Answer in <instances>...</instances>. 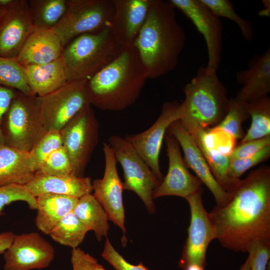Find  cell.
<instances>
[{
	"mask_svg": "<svg viewBox=\"0 0 270 270\" xmlns=\"http://www.w3.org/2000/svg\"><path fill=\"white\" fill-rule=\"evenodd\" d=\"M180 104L176 101L164 102L160 116L150 128L140 133L127 134L124 138L160 182L163 179L159 161L160 148L168 126L180 119Z\"/></svg>",
	"mask_w": 270,
	"mask_h": 270,
	"instance_id": "12",
	"label": "cell"
},
{
	"mask_svg": "<svg viewBox=\"0 0 270 270\" xmlns=\"http://www.w3.org/2000/svg\"><path fill=\"white\" fill-rule=\"evenodd\" d=\"M248 253L250 270H266L270 258V241L259 240L254 242Z\"/></svg>",
	"mask_w": 270,
	"mask_h": 270,
	"instance_id": "38",
	"label": "cell"
},
{
	"mask_svg": "<svg viewBox=\"0 0 270 270\" xmlns=\"http://www.w3.org/2000/svg\"><path fill=\"white\" fill-rule=\"evenodd\" d=\"M239 270H250V258L249 256H248L244 262L242 264Z\"/></svg>",
	"mask_w": 270,
	"mask_h": 270,
	"instance_id": "46",
	"label": "cell"
},
{
	"mask_svg": "<svg viewBox=\"0 0 270 270\" xmlns=\"http://www.w3.org/2000/svg\"><path fill=\"white\" fill-rule=\"evenodd\" d=\"M28 4L35 29L51 30L64 14L68 0H28Z\"/></svg>",
	"mask_w": 270,
	"mask_h": 270,
	"instance_id": "28",
	"label": "cell"
},
{
	"mask_svg": "<svg viewBox=\"0 0 270 270\" xmlns=\"http://www.w3.org/2000/svg\"><path fill=\"white\" fill-rule=\"evenodd\" d=\"M270 156V146H268L248 157L230 160L228 169V176L233 178H240L248 170L266 160Z\"/></svg>",
	"mask_w": 270,
	"mask_h": 270,
	"instance_id": "37",
	"label": "cell"
},
{
	"mask_svg": "<svg viewBox=\"0 0 270 270\" xmlns=\"http://www.w3.org/2000/svg\"><path fill=\"white\" fill-rule=\"evenodd\" d=\"M0 127L4 145L29 152L48 132L39 97L16 90Z\"/></svg>",
	"mask_w": 270,
	"mask_h": 270,
	"instance_id": "6",
	"label": "cell"
},
{
	"mask_svg": "<svg viewBox=\"0 0 270 270\" xmlns=\"http://www.w3.org/2000/svg\"><path fill=\"white\" fill-rule=\"evenodd\" d=\"M123 48L109 26L77 36L64 48L62 54L68 81L88 80L114 60Z\"/></svg>",
	"mask_w": 270,
	"mask_h": 270,
	"instance_id": "5",
	"label": "cell"
},
{
	"mask_svg": "<svg viewBox=\"0 0 270 270\" xmlns=\"http://www.w3.org/2000/svg\"><path fill=\"white\" fill-rule=\"evenodd\" d=\"M208 213L216 239L226 248L245 253L255 242L270 240V168L251 171L227 204Z\"/></svg>",
	"mask_w": 270,
	"mask_h": 270,
	"instance_id": "1",
	"label": "cell"
},
{
	"mask_svg": "<svg viewBox=\"0 0 270 270\" xmlns=\"http://www.w3.org/2000/svg\"><path fill=\"white\" fill-rule=\"evenodd\" d=\"M262 2L264 8L260 10L258 14L260 16L269 17L270 16V1L263 0Z\"/></svg>",
	"mask_w": 270,
	"mask_h": 270,
	"instance_id": "45",
	"label": "cell"
},
{
	"mask_svg": "<svg viewBox=\"0 0 270 270\" xmlns=\"http://www.w3.org/2000/svg\"><path fill=\"white\" fill-rule=\"evenodd\" d=\"M268 146H270V135L240 143L234 147L230 156L231 160L244 158L255 154Z\"/></svg>",
	"mask_w": 270,
	"mask_h": 270,
	"instance_id": "41",
	"label": "cell"
},
{
	"mask_svg": "<svg viewBox=\"0 0 270 270\" xmlns=\"http://www.w3.org/2000/svg\"><path fill=\"white\" fill-rule=\"evenodd\" d=\"M39 100L48 132L60 131L80 111L92 106L87 80L68 81Z\"/></svg>",
	"mask_w": 270,
	"mask_h": 270,
	"instance_id": "10",
	"label": "cell"
},
{
	"mask_svg": "<svg viewBox=\"0 0 270 270\" xmlns=\"http://www.w3.org/2000/svg\"><path fill=\"white\" fill-rule=\"evenodd\" d=\"M202 190V188L186 199L190 206V219L188 238L178 264L182 270L190 266L205 268L208 248L216 239L214 226L203 204Z\"/></svg>",
	"mask_w": 270,
	"mask_h": 270,
	"instance_id": "11",
	"label": "cell"
},
{
	"mask_svg": "<svg viewBox=\"0 0 270 270\" xmlns=\"http://www.w3.org/2000/svg\"><path fill=\"white\" fill-rule=\"evenodd\" d=\"M62 146L60 131L48 132L28 152L31 167L35 174L47 158Z\"/></svg>",
	"mask_w": 270,
	"mask_h": 270,
	"instance_id": "34",
	"label": "cell"
},
{
	"mask_svg": "<svg viewBox=\"0 0 270 270\" xmlns=\"http://www.w3.org/2000/svg\"><path fill=\"white\" fill-rule=\"evenodd\" d=\"M16 90L0 86V146L4 144L1 130L2 118L14 98Z\"/></svg>",
	"mask_w": 270,
	"mask_h": 270,
	"instance_id": "43",
	"label": "cell"
},
{
	"mask_svg": "<svg viewBox=\"0 0 270 270\" xmlns=\"http://www.w3.org/2000/svg\"><path fill=\"white\" fill-rule=\"evenodd\" d=\"M72 174L68 154L63 146L53 152L35 174L64 176Z\"/></svg>",
	"mask_w": 270,
	"mask_h": 270,
	"instance_id": "35",
	"label": "cell"
},
{
	"mask_svg": "<svg viewBox=\"0 0 270 270\" xmlns=\"http://www.w3.org/2000/svg\"><path fill=\"white\" fill-rule=\"evenodd\" d=\"M180 10L204 36L207 48V66L217 70L222 59L223 26L220 18L201 0H168Z\"/></svg>",
	"mask_w": 270,
	"mask_h": 270,
	"instance_id": "13",
	"label": "cell"
},
{
	"mask_svg": "<svg viewBox=\"0 0 270 270\" xmlns=\"http://www.w3.org/2000/svg\"><path fill=\"white\" fill-rule=\"evenodd\" d=\"M175 9L168 0H152L133 44L148 78H156L174 69L184 47L186 34Z\"/></svg>",
	"mask_w": 270,
	"mask_h": 270,
	"instance_id": "2",
	"label": "cell"
},
{
	"mask_svg": "<svg viewBox=\"0 0 270 270\" xmlns=\"http://www.w3.org/2000/svg\"><path fill=\"white\" fill-rule=\"evenodd\" d=\"M70 262L73 270H106L96 258L78 248L72 249Z\"/></svg>",
	"mask_w": 270,
	"mask_h": 270,
	"instance_id": "42",
	"label": "cell"
},
{
	"mask_svg": "<svg viewBox=\"0 0 270 270\" xmlns=\"http://www.w3.org/2000/svg\"><path fill=\"white\" fill-rule=\"evenodd\" d=\"M244 106L252 118V123L240 143L270 135V98L268 96L246 102Z\"/></svg>",
	"mask_w": 270,
	"mask_h": 270,
	"instance_id": "29",
	"label": "cell"
},
{
	"mask_svg": "<svg viewBox=\"0 0 270 270\" xmlns=\"http://www.w3.org/2000/svg\"><path fill=\"white\" fill-rule=\"evenodd\" d=\"M182 124L193 136L216 181L225 191L232 194L241 180L228 176V169L231 160L230 154H222L208 146L206 140V130L199 124L192 122Z\"/></svg>",
	"mask_w": 270,
	"mask_h": 270,
	"instance_id": "22",
	"label": "cell"
},
{
	"mask_svg": "<svg viewBox=\"0 0 270 270\" xmlns=\"http://www.w3.org/2000/svg\"><path fill=\"white\" fill-rule=\"evenodd\" d=\"M63 50L60 40L52 30H36L16 58L24 67L42 64L60 58Z\"/></svg>",
	"mask_w": 270,
	"mask_h": 270,
	"instance_id": "23",
	"label": "cell"
},
{
	"mask_svg": "<svg viewBox=\"0 0 270 270\" xmlns=\"http://www.w3.org/2000/svg\"><path fill=\"white\" fill-rule=\"evenodd\" d=\"M124 171V190L134 192L142 200L148 212H155L153 193L160 182L146 162L124 138L112 135L108 143Z\"/></svg>",
	"mask_w": 270,
	"mask_h": 270,
	"instance_id": "9",
	"label": "cell"
},
{
	"mask_svg": "<svg viewBox=\"0 0 270 270\" xmlns=\"http://www.w3.org/2000/svg\"><path fill=\"white\" fill-rule=\"evenodd\" d=\"M0 86L34 94L27 83L25 68L16 58L0 56Z\"/></svg>",
	"mask_w": 270,
	"mask_h": 270,
	"instance_id": "31",
	"label": "cell"
},
{
	"mask_svg": "<svg viewBox=\"0 0 270 270\" xmlns=\"http://www.w3.org/2000/svg\"><path fill=\"white\" fill-rule=\"evenodd\" d=\"M102 255L114 270H150L142 262L134 265L127 262L114 248L108 238Z\"/></svg>",
	"mask_w": 270,
	"mask_h": 270,
	"instance_id": "40",
	"label": "cell"
},
{
	"mask_svg": "<svg viewBox=\"0 0 270 270\" xmlns=\"http://www.w3.org/2000/svg\"><path fill=\"white\" fill-rule=\"evenodd\" d=\"M53 246L36 232L15 235L4 253V270H31L48 267L54 258Z\"/></svg>",
	"mask_w": 270,
	"mask_h": 270,
	"instance_id": "14",
	"label": "cell"
},
{
	"mask_svg": "<svg viewBox=\"0 0 270 270\" xmlns=\"http://www.w3.org/2000/svg\"><path fill=\"white\" fill-rule=\"evenodd\" d=\"M6 12V8L0 6V22Z\"/></svg>",
	"mask_w": 270,
	"mask_h": 270,
	"instance_id": "48",
	"label": "cell"
},
{
	"mask_svg": "<svg viewBox=\"0 0 270 270\" xmlns=\"http://www.w3.org/2000/svg\"><path fill=\"white\" fill-rule=\"evenodd\" d=\"M12 0H0V6L6 8L12 2Z\"/></svg>",
	"mask_w": 270,
	"mask_h": 270,
	"instance_id": "47",
	"label": "cell"
},
{
	"mask_svg": "<svg viewBox=\"0 0 270 270\" xmlns=\"http://www.w3.org/2000/svg\"><path fill=\"white\" fill-rule=\"evenodd\" d=\"M168 158V168L153 193V198L174 196L186 199L200 188L202 182L192 175L183 159L180 144L174 137L166 131L164 136Z\"/></svg>",
	"mask_w": 270,
	"mask_h": 270,
	"instance_id": "16",
	"label": "cell"
},
{
	"mask_svg": "<svg viewBox=\"0 0 270 270\" xmlns=\"http://www.w3.org/2000/svg\"><path fill=\"white\" fill-rule=\"evenodd\" d=\"M185 94L178 111L182 123L195 122L206 129L217 126L226 114L230 99L227 89L216 71L200 66L196 74L183 88Z\"/></svg>",
	"mask_w": 270,
	"mask_h": 270,
	"instance_id": "4",
	"label": "cell"
},
{
	"mask_svg": "<svg viewBox=\"0 0 270 270\" xmlns=\"http://www.w3.org/2000/svg\"><path fill=\"white\" fill-rule=\"evenodd\" d=\"M147 79L136 50L124 48L114 60L87 80L91 104L102 110H123L136 101Z\"/></svg>",
	"mask_w": 270,
	"mask_h": 270,
	"instance_id": "3",
	"label": "cell"
},
{
	"mask_svg": "<svg viewBox=\"0 0 270 270\" xmlns=\"http://www.w3.org/2000/svg\"><path fill=\"white\" fill-rule=\"evenodd\" d=\"M114 13L109 26L122 48L133 44L146 20L152 0H112Z\"/></svg>",
	"mask_w": 270,
	"mask_h": 270,
	"instance_id": "19",
	"label": "cell"
},
{
	"mask_svg": "<svg viewBox=\"0 0 270 270\" xmlns=\"http://www.w3.org/2000/svg\"><path fill=\"white\" fill-rule=\"evenodd\" d=\"M24 68L27 83L32 93L39 97L55 91L68 82L62 56L49 63Z\"/></svg>",
	"mask_w": 270,
	"mask_h": 270,
	"instance_id": "24",
	"label": "cell"
},
{
	"mask_svg": "<svg viewBox=\"0 0 270 270\" xmlns=\"http://www.w3.org/2000/svg\"><path fill=\"white\" fill-rule=\"evenodd\" d=\"M15 234L10 232L0 234V254L4 252L10 246L14 239Z\"/></svg>",
	"mask_w": 270,
	"mask_h": 270,
	"instance_id": "44",
	"label": "cell"
},
{
	"mask_svg": "<svg viewBox=\"0 0 270 270\" xmlns=\"http://www.w3.org/2000/svg\"><path fill=\"white\" fill-rule=\"evenodd\" d=\"M35 30L28 0H12L0 22V56L16 58Z\"/></svg>",
	"mask_w": 270,
	"mask_h": 270,
	"instance_id": "17",
	"label": "cell"
},
{
	"mask_svg": "<svg viewBox=\"0 0 270 270\" xmlns=\"http://www.w3.org/2000/svg\"><path fill=\"white\" fill-rule=\"evenodd\" d=\"M249 116L244 102H240L236 98H231L226 114L217 126L212 128L226 132L235 140H242L244 136L242 123Z\"/></svg>",
	"mask_w": 270,
	"mask_h": 270,
	"instance_id": "32",
	"label": "cell"
},
{
	"mask_svg": "<svg viewBox=\"0 0 270 270\" xmlns=\"http://www.w3.org/2000/svg\"><path fill=\"white\" fill-rule=\"evenodd\" d=\"M34 175L28 152L0 146V187L12 184L24 186Z\"/></svg>",
	"mask_w": 270,
	"mask_h": 270,
	"instance_id": "25",
	"label": "cell"
},
{
	"mask_svg": "<svg viewBox=\"0 0 270 270\" xmlns=\"http://www.w3.org/2000/svg\"><path fill=\"white\" fill-rule=\"evenodd\" d=\"M24 186L35 198L44 194H52L79 199L93 192L90 178L78 177L72 174L64 176L35 174Z\"/></svg>",
	"mask_w": 270,
	"mask_h": 270,
	"instance_id": "21",
	"label": "cell"
},
{
	"mask_svg": "<svg viewBox=\"0 0 270 270\" xmlns=\"http://www.w3.org/2000/svg\"><path fill=\"white\" fill-rule=\"evenodd\" d=\"M88 231L76 216L71 212L52 228L48 235L60 244L72 248H78Z\"/></svg>",
	"mask_w": 270,
	"mask_h": 270,
	"instance_id": "30",
	"label": "cell"
},
{
	"mask_svg": "<svg viewBox=\"0 0 270 270\" xmlns=\"http://www.w3.org/2000/svg\"><path fill=\"white\" fill-rule=\"evenodd\" d=\"M72 212L88 231H94L98 240L107 236L110 229L108 217L93 194L79 198Z\"/></svg>",
	"mask_w": 270,
	"mask_h": 270,
	"instance_id": "27",
	"label": "cell"
},
{
	"mask_svg": "<svg viewBox=\"0 0 270 270\" xmlns=\"http://www.w3.org/2000/svg\"><path fill=\"white\" fill-rule=\"evenodd\" d=\"M105 169L102 178L92 182L94 196L104 210L109 220L120 228L125 236L124 208L123 204V182L118 174L117 161L112 149L103 144Z\"/></svg>",
	"mask_w": 270,
	"mask_h": 270,
	"instance_id": "15",
	"label": "cell"
},
{
	"mask_svg": "<svg viewBox=\"0 0 270 270\" xmlns=\"http://www.w3.org/2000/svg\"><path fill=\"white\" fill-rule=\"evenodd\" d=\"M208 146L220 152L230 154L234 148L235 140L226 132L213 128H206Z\"/></svg>",
	"mask_w": 270,
	"mask_h": 270,
	"instance_id": "39",
	"label": "cell"
},
{
	"mask_svg": "<svg viewBox=\"0 0 270 270\" xmlns=\"http://www.w3.org/2000/svg\"><path fill=\"white\" fill-rule=\"evenodd\" d=\"M99 123L92 106L80 111L60 131L62 146L69 156L72 174L84 176L99 140Z\"/></svg>",
	"mask_w": 270,
	"mask_h": 270,
	"instance_id": "8",
	"label": "cell"
},
{
	"mask_svg": "<svg viewBox=\"0 0 270 270\" xmlns=\"http://www.w3.org/2000/svg\"><path fill=\"white\" fill-rule=\"evenodd\" d=\"M167 132L178 142L184 152V160L188 168H192L210 190L214 198L216 206H222L227 204L232 194L225 191L216 181L193 136L184 127L180 120L172 122Z\"/></svg>",
	"mask_w": 270,
	"mask_h": 270,
	"instance_id": "18",
	"label": "cell"
},
{
	"mask_svg": "<svg viewBox=\"0 0 270 270\" xmlns=\"http://www.w3.org/2000/svg\"><path fill=\"white\" fill-rule=\"evenodd\" d=\"M238 82L242 86L236 99L246 102L270 92V48L262 54H256L248 62L247 68L237 72Z\"/></svg>",
	"mask_w": 270,
	"mask_h": 270,
	"instance_id": "20",
	"label": "cell"
},
{
	"mask_svg": "<svg viewBox=\"0 0 270 270\" xmlns=\"http://www.w3.org/2000/svg\"><path fill=\"white\" fill-rule=\"evenodd\" d=\"M218 17L228 18L239 27L242 35L247 41L254 35L252 24L240 17L235 12L234 5L228 0H201Z\"/></svg>",
	"mask_w": 270,
	"mask_h": 270,
	"instance_id": "33",
	"label": "cell"
},
{
	"mask_svg": "<svg viewBox=\"0 0 270 270\" xmlns=\"http://www.w3.org/2000/svg\"><path fill=\"white\" fill-rule=\"evenodd\" d=\"M114 13L112 0H68L64 14L51 30L64 48L79 36L108 27Z\"/></svg>",
	"mask_w": 270,
	"mask_h": 270,
	"instance_id": "7",
	"label": "cell"
},
{
	"mask_svg": "<svg viewBox=\"0 0 270 270\" xmlns=\"http://www.w3.org/2000/svg\"><path fill=\"white\" fill-rule=\"evenodd\" d=\"M16 201L26 202L30 210H36V198L32 196L24 185L12 184L0 187V216L6 206Z\"/></svg>",
	"mask_w": 270,
	"mask_h": 270,
	"instance_id": "36",
	"label": "cell"
},
{
	"mask_svg": "<svg viewBox=\"0 0 270 270\" xmlns=\"http://www.w3.org/2000/svg\"><path fill=\"white\" fill-rule=\"evenodd\" d=\"M37 228L49 234L54 226L67 214L72 212L78 199L72 196L48 194L36 198Z\"/></svg>",
	"mask_w": 270,
	"mask_h": 270,
	"instance_id": "26",
	"label": "cell"
}]
</instances>
